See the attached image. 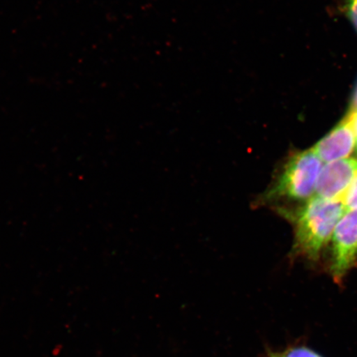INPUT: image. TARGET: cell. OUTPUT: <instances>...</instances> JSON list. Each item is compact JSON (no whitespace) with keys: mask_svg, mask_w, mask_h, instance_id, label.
<instances>
[{"mask_svg":"<svg viewBox=\"0 0 357 357\" xmlns=\"http://www.w3.org/2000/svg\"><path fill=\"white\" fill-rule=\"evenodd\" d=\"M357 176V160L347 158L326 163L317 182L315 196L342 202L351 183Z\"/></svg>","mask_w":357,"mask_h":357,"instance_id":"4","label":"cell"},{"mask_svg":"<svg viewBox=\"0 0 357 357\" xmlns=\"http://www.w3.org/2000/svg\"><path fill=\"white\" fill-rule=\"evenodd\" d=\"M347 15L357 31V0H346Z\"/></svg>","mask_w":357,"mask_h":357,"instance_id":"8","label":"cell"},{"mask_svg":"<svg viewBox=\"0 0 357 357\" xmlns=\"http://www.w3.org/2000/svg\"><path fill=\"white\" fill-rule=\"evenodd\" d=\"M356 142H357V132H356Z\"/></svg>","mask_w":357,"mask_h":357,"instance_id":"11","label":"cell"},{"mask_svg":"<svg viewBox=\"0 0 357 357\" xmlns=\"http://www.w3.org/2000/svg\"><path fill=\"white\" fill-rule=\"evenodd\" d=\"M342 203L344 205L347 212L357 211V176L347 190Z\"/></svg>","mask_w":357,"mask_h":357,"instance_id":"7","label":"cell"},{"mask_svg":"<svg viewBox=\"0 0 357 357\" xmlns=\"http://www.w3.org/2000/svg\"><path fill=\"white\" fill-rule=\"evenodd\" d=\"M356 261L357 211H352L346 212L333 234L330 273L335 282L341 284Z\"/></svg>","mask_w":357,"mask_h":357,"instance_id":"3","label":"cell"},{"mask_svg":"<svg viewBox=\"0 0 357 357\" xmlns=\"http://www.w3.org/2000/svg\"><path fill=\"white\" fill-rule=\"evenodd\" d=\"M267 357H279V356H278V352L269 351H268Z\"/></svg>","mask_w":357,"mask_h":357,"instance_id":"10","label":"cell"},{"mask_svg":"<svg viewBox=\"0 0 357 357\" xmlns=\"http://www.w3.org/2000/svg\"><path fill=\"white\" fill-rule=\"evenodd\" d=\"M279 357H324L312 348L305 345L289 347L282 352H278Z\"/></svg>","mask_w":357,"mask_h":357,"instance_id":"6","label":"cell"},{"mask_svg":"<svg viewBox=\"0 0 357 357\" xmlns=\"http://www.w3.org/2000/svg\"><path fill=\"white\" fill-rule=\"evenodd\" d=\"M356 146V132L346 117L312 149L323 162L329 163L347 159L354 153Z\"/></svg>","mask_w":357,"mask_h":357,"instance_id":"5","label":"cell"},{"mask_svg":"<svg viewBox=\"0 0 357 357\" xmlns=\"http://www.w3.org/2000/svg\"><path fill=\"white\" fill-rule=\"evenodd\" d=\"M271 209L293 227L294 236L290 259L303 258L310 261L319 260L324 247L332 240L335 227L347 212L342 202L318 196L301 204Z\"/></svg>","mask_w":357,"mask_h":357,"instance_id":"1","label":"cell"},{"mask_svg":"<svg viewBox=\"0 0 357 357\" xmlns=\"http://www.w3.org/2000/svg\"><path fill=\"white\" fill-rule=\"evenodd\" d=\"M323 162L312 149L290 153L274 172L265 191L252 204V208H274L301 204L315 196Z\"/></svg>","mask_w":357,"mask_h":357,"instance_id":"2","label":"cell"},{"mask_svg":"<svg viewBox=\"0 0 357 357\" xmlns=\"http://www.w3.org/2000/svg\"><path fill=\"white\" fill-rule=\"evenodd\" d=\"M357 113V87L356 89V91L354 93V97H352V100L351 102L350 109L348 112L349 114H354Z\"/></svg>","mask_w":357,"mask_h":357,"instance_id":"9","label":"cell"}]
</instances>
